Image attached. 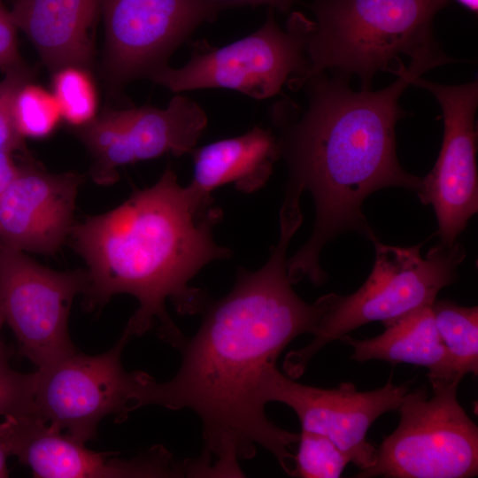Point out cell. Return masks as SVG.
<instances>
[{"mask_svg": "<svg viewBox=\"0 0 478 478\" xmlns=\"http://www.w3.org/2000/svg\"><path fill=\"white\" fill-rule=\"evenodd\" d=\"M132 335L124 330L109 351L86 355L79 351L35 373L31 415L86 443L109 415L124 420L135 410L139 372L127 373L121 353Z\"/></svg>", "mask_w": 478, "mask_h": 478, "instance_id": "obj_8", "label": "cell"}, {"mask_svg": "<svg viewBox=\"0 0 478 478\" xmlns=\"http://www.w3.org/2000/svg\"><path fill=\"white\" fill-rule=\"evenodd\" d=\"M460 382L407 391L397 428L377 448L374 464L355 477L470 478L478 474V428L457 399Z\"/></svg>", "mask_w": 478, "mask_h": 478, "instance_id": "obj_6", "label": "cell"}, {"mask_svg": "<svg viewBox=\"0 0 478 478\" xmlns=\"http://www.w3.org/2000/svg\"><path fill=\"white\" fill-rule=\"evenodd\" d=\"M307 35L308 19L304 15L294 13L283 30L269 8L265 23L250 35L220 48L194 42L187 64L180 68L167 65L148 78L175 93L227 89L266 99L307 73Z\"/></svg>", "mask_w": 478, "mask_h": 478, "instance_id": "obj_7", "label": "cell"}, {"mask_svg": "<svg viewBox=\"0 0 478 478\" xmlns=\"http://www.w3.org/2000/svg\"><path fill=\"white\" fill-rule=\"evenodd\" d=\"M412 85L429 91L441 106L443 137L437 160L416 192L431 204L441 243L451 246L478 211L476 165L478 82L443 85L417 77Z\"/></svg>", "mask_w": 478, "mask_h": 478, "instance_id": "obj_12", "label": "cell"}, {"mask_svg": "<svg viewBox=\"0 0 478 478\" xmlns=\"http://www.w3.org/2000/svg\"><path fill=\"white\" fill-rule=\"evenodd\" d=\"M16 28L11 11L0 0V69L4 73L25 65L17 47Z\"/></svg>", "mask_w": 478, "mask_h": 478, "instance_id": "obj_25", "label": "cell"}, {"mask_svg": "<svg viewBox=\"0 0 478 478\" xmlns=\"http://www.w3.org/2000/svg\"><path fill=\"white\" fill-rule=\"evenodd\" d=\"M407 391L408 383L396 386L390 379L369 391H358L351 382L321 389L296 382L274 366L266 377L263 397L289 406L302 430L326 436L363 470L374 464L377 455L366 440L368 429L383 413L397 411Z\"/></svg>", "mask_w": 478, "mask_h": 478, "instance_id": "obj_13", "label": "cell"}, {"mask_svg": "<svg viewBox=\"0 0 478 478\" xmlns=\"http://www.w3.org/2000/svg\"><path fill=\"white\" fill-rule=\"evenodd\" d=\"M438 334L461 379L478 374V308L443 299L431 305Z\"/></svg>", "mask_w": 478, "mask_h": 478, "instance_id": "obj_19", "label": "cell"}, {"mask_svg": "<svg viewBox=\"0 0 478 478\" xmlns=\"http://www.w3.org/2000/svg\"><path fill=\"white\" fill-rule=\"evenodd\" d=\"M190 155L194 173L189 184L205 195L229 183L243 193L257 191L281 158L273 130L258 126L242 135L195 148Z\"/></svg>", "mask_w": 478, "mask_h": 478, "instance_id": "obj_17", "label": "cell"}, {"mask_svg": "<svg viewBox=\"0 0 478 478\" xmlns=\"http://www.w3.org/2000/svg\"><path fill=\"white\" fill-rule=\"evenodd\" d=\"M52 86L61 118L69 124L81 127L96 118V89L85 68L66 66L57 70Z\"/></svg>", "mask_w": 478, "mask_h": 478, "instance_id": "obj_20", "label": "cell"}, {"mask_svg": "<svg viewBox=\"0 0 478 478\" xmlns=\"http://www.w3.org/2000/svg\"><path fill=\"white\" fill-rule=\"evenodd\" d=\"M221 218L211 195L181 186L167 167L155 184L116 208L73 224V244L88 267L84 306L93 310L114 295L129 294L139 307L124 330L141 335L158 325L159 337L179 348L185 336L166 301L181 314L203 311L205 292L189 283L208 263L231 257L212 236Z\"/></svg>", "mask_w": 478, "mask_h": 478, "instance_id": "obj_3", "label": "cell"}, {"mask_svg": "<svg viewBox=\"0 0 478 478\" xmlns=\"http://www.w3.org/2000/svg\"><path fill=\"white\" fill-rule=\"evenodd\" d=\"M449 1V0H446ZM462 5H464L466 8L470 10L473 12H477L478 11V0H456Z\"/></svg>", "mask_w": 478, "mask_h": 478, "instance_id": "obj_29", "label": "cell"}, {"mask_svg": "<svg viewBox=\"0 0 478 478\" xmlns=\"http://www.w3.org/2000/svg\"><path fill=\"white\" fill-rule=\"evenodd\" d=\"M8 454L6 453L4 448L0 443V478L8 476V469L6 464V458Z\"/></svg>", "mask_w": 478, "mask_h": 478, "instance_id": "obj_28", "label": "cell"}, {"mask_svg": "<svg viewBox=\"0 0 478 478\" xmlns=\"http://www.w3.org/2000/svg\"><path fill=\"white\" fill-rule=\"evenodd\" d=\"M18 170L19 166L14 164L12 153L0 150V197L15 178Z\"/></svg>", "mask_w": 478, "mask_h": 478, "instance_id": "obj_27", "label": "cell"}, {"mask_svg": "<svg viewBox=\"0 0 478 478\" xmlns=\"http://www.w3.org/2000/svg\"><path fill=\"white\" fill-rule=\"evenodd\" d=\"M207 126L204 109L191 98L174 96L166 108L110 110L78 130L89 150L90 175L100 185L117 181L118 168L165 154H190Z\"/></svg>", "mask_w": 478, "mask_h": 478, "instance_id": "obj_10", "label": "cell"}, {"mask_svg": "<svg viewBox=\"0 0 478 478\" xmlns=\"http://www.w3.org/2000/svg\"><path fill=\"white\" fill-rule=\"evenodd\" d=\"M301 219L280 215V237L259 269L238 270L231 291L207 303L197 332L178 348L177 374L157 382L141 372L134 405L189 408L202 420L204 454L215 461L212 477H243L239 461L251 459L260 445L296 476L291 449L299 435L271 422L263 386L286 346L301 334L315 335L329 294L308 304L293 290L286 251Z\"/></svg>", "mask_w": 478, "mask_h": 478, "instance_id": "obj_1", "label": "cell"}, {"mask_svg": "<svg viewBox=\"0 0 478 478\" xmlns=\"http://www.w3.org/2000/svg\"><path fill=\"white\" fill-rule=\"evenodd\" d=\"M4 322V320L0 311V331H1V328ZM4 360H7V357H6V353H5V351L4 349V346L0 338V361H4Z\"/></svg>", "mask_w": 478, "mask_h": 478, "instance_id": "obj_30", "label": "cell"}, {"mask_svg": "<svg viewBox=\"0 0 478 478\" xmlns=\"http://www.w3.org/2000/svg\"><path fill=\"white\" fill-rule=\"evenodd\" d=\"M383 325L384 332L373 338L357 340L347 335L341 338L353 350L351 359L412 364L428 368L430 382H461L436 329L431 305L415 308Z\"/></svg>", "mask_w": 478, "mask_h": 478, "instance_id": "obj_18", "label": "cell"}, {"mask_svg": "<svg viewBox=\"0 0 478 478\" xmlns=\"http://www.w3.org/2000/svg\"><path fill=\"white\" fill-rule=\"evenodd\" d=\"M10 11L51 70L91 63L100 0H14Z\"/></svg>", "mask_w": 478, "mask_h": 478, "instance_id": "obj_16", "label": "cell"}, {"mask_svg": "<svg viewBox=\"0 0 478 478\" xmlns=\"http://www.w3.org/2000/svg\"><path fill=\"white\" fill-rule=\"evenodd\" d=\"M375 259L364 284L348 296L329 294L318 332L306 346L289 352L283 364L289 377H299L310 359L325 345L372 321L382 323L415 308L431 305L438 292L454 282L465 257L461 245L440 244L423 258L422 243L409 247L373 241Z\"/></svg>", "mask_w": 478, "mask_h": 478, "instance_id": "obj_5", "label": "cell"}, {"mask_svg": "<svg viewBox=\"0 0 478 478\" xmlns=\"http://www.w3.org/2000/svg\"><path fill=\"white\" fill-rule=\"evenodd\" d=\"M222 4L229 8L260 5H267L270 9L278 10L281 12H288L296 0H212Z\"/></svg>", "mask_w": 478, "mask_h": 478, "instance_id": "obj_26", "label": "cell"}, {"mask_svg": "<svg viewBox=\"0 0 478 478\" xmlns=\"http://www.w3.org/2000/svg\"><path fill=\"white\" fill-rule=\"evenodd\" d=\"M0 81V150L12 153L24 150L23 137L18 133L12 116V105L18 90L30 81L32 71L26 65L4 73Z\"/></svg>", "mask_w": 478, "mask_h": 478, "instance_id": "obj_23", "label": "cell"}, {"mask_svg": "<svg viewBox=\"0 0 478 478\" xmlns=\"http://www.w3.org/2000/svg\"><path fill=\"white\" fill-rule=\"evenodd\" d=\"M12 116L18 133L30 138L48 136L61 119L53 94L29 81L14 97Z\"/></svg>", "mask_w": 478, "mask_h": 478, "instance_id": "obj_21", "label": "cell"}, {"mask_svg": "<svg viewBox=\"0 0 478 478\" xmlns=\"http://www.w3.org/2000/svg\"><path fill=\"white\" fill-rule=\"evenodd\" d=\"M88 283L86 270L55 271L0 242V311L20 354L38 368L78 351L68 318L74 297Z\"/></svg>", "mask_w": 478, "mask_h": 478, "instance_id": "obj_9", "label": "cell"}, {"mask_svg": "<svg viewBox=\"0 0 478 478\" xmlns=\"http://www.w3.org/2000/svg\"><path fill=\"white\" fill-rule=\"evenodd\" d=\"M227 9L212 0H100L112 77L148 78L201 24Z\"/></svg>", "mask_w": 478, "mask_h": 478, "instance_id": "obj_11", "label": "cell"}, {"mask_svg": "<svg viewBox=\"0 0 478 478\" xmlns=\"http://www.w3.org/2000/svg\"><path fill=\"white\" fill-rule=\"evenodd\" d=\"M295 455L296 476L303 478H337L350 456L326 436L302 430Z\"/></svg>", "mask_w": 478, "mask_h": 478, "instance_id": "obj_22", "label": "cell"}, {"mask_svg": "<svg viewBox=\"0 0 478 478\" xmlns=\"http://www.w3.org/2000/svg\"><path fill=\"white\" fill-rule=\"evenodd\" d=\"M0 443L40 478L185 477V460L157 445L135 459H114L85 447L35 416H7L0 423Z\"/></svg>", "mask_w": 478, "mask_h": 478, "instance_id": "obj_14", "label": "cell"}, {"mask_svg": "<svg viewBox=\"0 0 478 478\" xmlns=\"http://www.w3.org/2000/svg\"><path fill=\"white\" fill-rule=\"evenodd\" d=\"M446 0H312L308 19L307 73L290 81L292 89L306 77L329 71L356 75L363 90L370 89L378 72L397 76L409 63L429 70L454 61L434 36L433 20Z\"/></svg>", "mask_w": 478, "mask_h": 478, "instance_id": "obj_4", "label": "cell"}, {"mask_svg": "<svg viewBox=\"0 0 478 478\" xmlns=\"http://www.w3.org/2000/svg\"><path fill=\"white\" fill-rule=\"evenodd\" d=\"M428 70L409 63L388 87L354 91L350 78L315 73L293 89L304 88L305 107L291 100L269 110L280 156L288 166V189L309 191L315 205L312 235L287 260L292 283L308 278L326 281L320 266L324 246L343 232L354 231L370 241L376 237L362 212L373 192L399 187L417 192L421 178L399 164L395 127L405 115L398 100L412 81Z\"/></svg>", "mask_w": 478, "mask_h": 478, "instance_id": "obj_2", "label": "cell"}, {"mask_svg": "<svg viewBox=\"0 0 478 478\" xmlns=\"http://www.w3.org/2000/svg\"><path fill=\"white\" fill-rule=\"evenodd\" d=\"M35 373L12 369L7 360L0 361V415H31Z\"/></svg>", "mask_w": 478, "mask_h": 478, "instance_id": "obj_24", "label": "cell"}, {"mask_svg": "<svg viewBox=\"0 0 478 478\" xmlns=\"http://www.w3.org/2000/svg\"><path fill=\"white\" fill-rule=\"evenodd\" d=\"M83 176L50 173L33 165L19 167L0 197V242L39 254L56 253L73 226Z\"/></svg>", "mask_w": 478, "mask_h": 478, "instance_id": "obj_15", "label": "cell"}]
</instances>
